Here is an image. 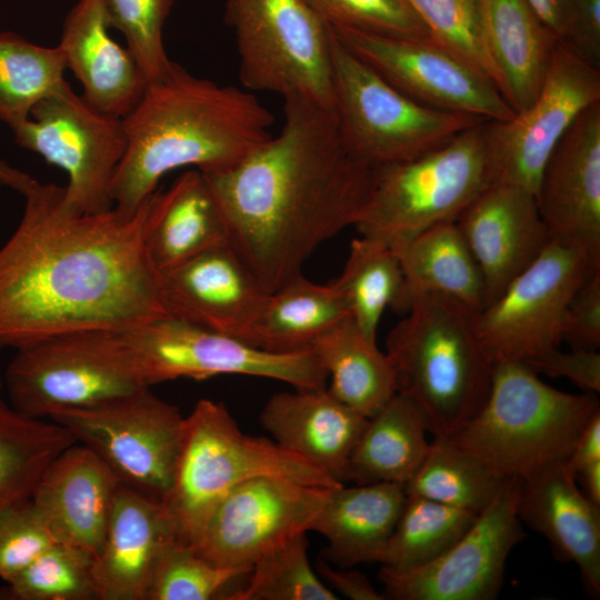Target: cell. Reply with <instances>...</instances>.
<instances>
[{"label":"cell","mask_w":600,"mask_h":600,"mask_svg":"<svg viewBox=\"0 0 600 600\" xmlns=\"http://www.w3.org/2000/svg\"><path fill=\"white\" fill-rule=\"evenodd\" d=\"M279 392L263 406L259 420L280 447L333 480L349 481L353 450L368 424L327 388Z\"/></svg>","instance_id":"23"},{"label":"cell","mask_w":600,"mask_h":600,"mask_svg":"<svg viewBox=\"0 0 600 600\" xmlns=\"http://www.w3.org/2000/svg\"><path fill=\"white\" fill-rule=\"evenodd\" d=\"M410 300L433 292L453 298L473 310L486 304V289L480 269L456 222L433 224L392 247Z\"/></svg>","instance_id":"31"},{"label":"cell","mask_w":600,"mask_h":600,"mask_svg":"<svg viewBox=\"0 0 600 600\" xmlns=\"http://www.w3.org/2000/svg\"><path fill=\"white\" fill-rule=\"evenodd\" d=\"M508 478L448 438L434 437L422 463L403 488L406 494L480 513Z\"/></svg>","instance_id":"36"},{"label":"cell","mask_w":600,"mask_h":600,"mask_svg":"<svg viewBox=\"0 0 600 600\" xmlns=\"http://www.w3.org/2000/svg\"><path fill=\"white\" fill-rule=\"evenodd\" d=\"M334 281L347 300L351 318L372 340L387 308L403 313L408 310L399 259L392 247L381 241L361 236L352 240L343 271Z\"/></svg>","instance_id":"35"},{"label":"cell","mask_w":600,"mask_h":600,"mask_svg":"<svg viewBox=\"0 0 600 600\" xmlns=\"http://www.w3.org/2000/svg\"><path fill=\"white\" fill-rule=\"evenodd\" d=\"M486 38L502 96L516 112L536 99L559 39L526 0H482Z\"/></svg>","instance_id":"29"},{"label":"cell","mask_w":600,"mask_h":600,"mask_svg":"<svg viewBox=\"0 0 600 600\" xmlns=\"http://www.w3.org/2000/svg\"><path fill=\"white\" fill-rule=\"evenodd\" d=\"M308 547L307 534L300 533L271 550L227 600H338L311 566Z\"/></svg>","instance_id":"39"},{"label":"cell","mask_w":600,"mask_h":600,"mask_svg":"<svg viewBox=\"0 0 600 600\" xmlns=\"http://www.w3.org/2000/svg\"><path fill=\"white\" fill-rule=\"evenodd\" d=\"M109 29L102 0H78L64 19L58 47L82 87L81 97L96 110L122 119L147 82L132 53Z\"/></svg>","instance_id":"26"},{"label":"cell","mask_w":600,"mask_h":600,"mask_svg":"<svg viewBox=\"0 0 600 600\" xmlns=\"http://www.w3.org/2000/svg\"><path fill=\"white\" fill-rule=\"evenodd\" d=\"M160 276L168 317L251 346L269 292L229 244L208 249Z\"/></svg>","instance_id":"20"},{"label":"cell","mask_w":600,"mask_h":600,"mask_svg":"<svg viewBox=\"0 0 600 600\" xmlns=\"http://www.w3.org/2000/svg\"><path fill=\"white\" fill-rule=\"evenodd\" d=\"M36 182L37 180L27 172L21 171L0 159V184L13 189L24 196Z\"/></svg>","instance_id":"52"},{"label":"cell","mask_w":600,"mask_h":600,"mask_svg":"<svg viewBox=\"0 0 600 600\" xmlns=\"http://www.w3.org/2000/svg\"><path fill=\"white\" fill-rule=\"evenodd\" d=\"M598 461H600V411L582 430L566 467L576 477L582 469Z\"/></svg>","instance_id":"50"},{"label":"cell","mask_w":600,"mask_h":600,"mask_svg":"<svg viewBox=\"0 0 600 600\" xmlns=\"http://www.w3.org/2000/svg\"><path fill=\"white\" fill-rule=\"evenodd\" d=\"M174 538L162 501L120 483L93 558L97 600H147L157 560Z\"/></svg>","instance_id":"25"},{"label":"cell","mask_w":600,"mask_h":600,"mask_svg":"<svg viewBox=\"0 0 600 600\" xmlns=\"http://www.w3.org/2000/svg\"><path fill=\"white\" fill-rule=\"evenodd\" d=\"M11 130L21 148L67 173L64 200L71 208L81 213L113 208L110 186L127 147L121 119L96 110L66 82Z\"/></svg>","instance_id":"13"},{"label":"cell","mask_w":600,"mask_h":600,"mask_svg":"<svg viewBox=\"0 0 600 600\" xmlns=\"http://www.w3.org/2000/svg\"><path fill=\"white\" fill-rule=\"evenodd\" d=\"M124 154L113 174V208L134 214L168 172L226 170L271 137L273 116L250 92L189 73L172 62L147 83L122 119Z\"/></svg>","instance_id":"3"},{"label":"cell","mask_w":600,"mask_h":600,"mask_svg":"<svg viewBox=\"0 0 600 600\" xmlns=\"http://www.w3.org/2000/svg\"><path fill=\"white\" fill-rule=\"evenodd\" d=\"M332 28L374 34L431 39L407 0H308Z\"/></svg>","instance_id":"44"},{"label":"cell","mask_w":600,"mask_h":600,"mask_svg":"<svg viewBox=\"0 0 600 600\" xmlns=\"http://www.w3.org/2000/svg\"><path fill=\"white\" fill-rule=\"evenodd\" d=\"M600 260L551 240L540 256L477 312L476 328L493 363H527L559 347L560 324L571 297Z\"/></svg>","instance_id":"14"},{"label":"cell","mask_w":600,"mask_h":600,"mask_svg":"<svg viewBox=\"0 0 600 600\" xmlns=\"http://www.w3.org/2000/svg\"><path fill=\"white\" fill-rule=\"evenodd\" d=\"M537 373L567 378L584 392L600 391V353L598 350L553 348L526 363Z\"/></svg>","instance_id":"47"},{"label":"cell","mask_w":600,"mask_h":600,"mask_svg":"<svg viewBox=\"0 0 600 600\" xmlns=\"http://www.w3.org/2000/svg\"><path fill=\"white\" fill-rule=\"evenodd\" d=\"M576 479L581 484V491L588 500L600 507V461L582 469Z\"/></svg>","instance_id":"53"},{"label":"cell","mask_w":600,"mask_h":600,"mask_svg":"<svg viewBox=\"0 0 600 600\" xmlns=\"http://www.w3.org/2000/svg\"><path fill=\"white\" fill-rule=\"evenodd\" d=\"M331 59L340 138L354 158L372 168L416 158L484 121L417 102L348 50L333 32Z\"/></svg>","instance_id":"8"},{"label":"cell","mask_w":600,"mask_h":600,"mask_svg":"<svg viewBox=\"0 0 600 600\" xmlns=\"http://www.w3.org/2000/svg\"><path fill=\"white\" fill-rule=\"evenodd\" d=\"M24 198L20 222L0 247V352L168 317L144 242L150 197L132 216L78 212L54 183L37 181Z\"/></svg>","instance_id":"1"},{"label":"cell","mask_w":600,"mask_h":600,"mask_svg":"<svg viewBox=\"0 0 600 600\" xmlns=\"http://www.w3.org/2000/svg\"><path fill=\"white\" fill-rule=\"evenodd\" d=\"M598 411L596 393L563 392L523 362L499 361L483 407L448 439L499 474L526 479L566 463Z\"/></svg>","instance_id":"5"},{"label":"cell","mask_w":600,"mask_h":600,"mask_svg":"<svg viewBox=\"0 0 600 600\" xmlns=\"http://www.w3.org/2000/svg\"><path fill=\"white\" fill-rule=\"evenodd\" d=\"M144 242L160 274L208 249L228 244L222 216L201 171L188 170L168 190L150 197Z\"/></svg>","instance_id":"27"},{"label":"cell","mask_w":600,"mask_h":600,"mask_svg":"<svg viewBox=\"0 0 600 600\" xmlns=\"http://www.w3.org/2000/svg\"><path fill=\"white\" fill-rule=\"evenodd\" d=\"M479 513L407 494L403 508L378 562L394 570L426 566L451 548Z\"/></svg>","instance_id":"37"},{"label":"cell","mask_w":600,"mask_h":600,"mask_svg":"<svg viewBox=\"0 0 600 600\" xmlns=\"http://www.w3.org/2000/svg\"><path fill=\"white\" fill-rule=\"evenodd\" d=\"M486 122L416 158L373 168L371 193L354 226L360 236L393 247L456 220L492 183Z\"/></svg>","instance_id":"7"},{"label":"cell","mask_w":600,"mask_h":600,"mask_svg":"<svg viewBox=\"0 0 600 600\" xmlns=\"http://www.w3.org/2000/svg\"><path fill=\"white\" fill-rule=\"evenodd\" d=\"M93 558L56 542L0 588V600H97Z\"/></svg>","instance_id":"40"},{"label":"cell","mask_w":600,"mask_h":600,"mask_svg":"<svg viewBox=\"0 0 600 600\" xmlns=\"http://www.w3.org/2000/svg\"><path fill=\"white\" fill-rule=\"evenodd\" d=\"M521 523L542 534L559 561L573 562L587 591L600 594V507L586 498L566 463L521 479Z\"/></svg>","instance_id":"24"},{"label":"cell","mask_w":600,"mask_h":600,"mask_svg":"<svg viewBox=\"0 0 600 600\" xmlns=\"http://www.w3.org/2000/svg\"><path fill=\"white\" fill-rule=\"evenodd\" d=\"M284 123L237 164L203 173L228 244L272 292L301 273L316 249L354 227L373 168L344 147L334 114L300 96L284 98Z\"/></svg>","instance_id":"2"},{"label":"cell","mask_w":600,"mask_h":600,"mask_svg":"<svg viewBox=\"0 0 600 600\" xmlns=\"http://www.w3.org/2000/svg\"><path fill=\"white\" fill-rule=\"evenodd\" d=\"M536 200L551 240L600 260V101L584 109L554 147Z\"/></svg>","instance_id":"19"},{"label":"cell","mask_w":600,"mask_h":600,"mask_svg":"<svg viewBox=\"0 0 600 600\" xmlns=\"http://www.w3.org/2000/svg\"><path fill=\"white\" fill-rule=\"evenodd\" d=\"M456 222L480 269L486 304L528 268L551 241L536 196L509 183L488 186Z\"/></svg>","instance_id":"21"},{"label":"cell","mask_w":600,"mask_h":600,"mask_svg":"<svg viewBox=\"0 0 600 600\" xmlns=\"http://www.w3.org/2000/svg\"><path fill=\"white\" fill-rule=\"evenodd\" d=\"M520 483V478L509 477L470 529L432 562L410 570L381 566L378 578L386 599H496L508 556L524 538L517 514Z\"/></svg>","instance_id":"18"},{"label":"cell","mask_w":600,"mask_h":600,"mask_svg":"<svg viewBox=\"0 0 600 600\" xmlns=\"http://www.w3.org/2000/svg\"><path fill=\"white\" fill-rule=\"evenodd\" d=\"M427 432L430 422L423 409L397 392L369 418L350 459L349 480L357 484L389 482L404 487L428 453Z\"/></svg>","instance_id":"30"},{"label":"cell","mask_w":600,"mask_h":600,"mask_svg":"<svg viewBox=\"0 0 600 600\" xmlns=\"http://www.w3.org/2000/svg\"><path fill=\"white\" fill-rule=\"evenodd\" d=\"M119 351L144 386L221 374L273 379L298 390L324 389L328 374L311 350L274 353L170 317L116 331Z\"/></svg>","instance_id":"10"},{"label":"cell","mask_w":600,"mask_h":600,"mask_svg":"<svg viewBox=\"0 0 600 600\" xmlns=\"http://www.w3.org/2000/svg\"><path fill=\"white\" fill-rule=\"evenodd\" d=\"M546 27L564 42L570 30L572 0H526Z\"/></svg>","instance_id":"51"},{"label":"cell","mask_w":600,"mask_h":600,"mask_svg":"<svg viewBox=\"0 0 600 600\" xmlns=\"http://www.w3.org/2000/svg\"><path fill=\"white\" fill-rule=\"evenodd\" d=\"M406 497L401 484L389 482L332 489L310 529L329 543L323 558L342 568L378 562Z\"/></svg>","instance_id":"28"},{"label":"cell","mask_w":600,"mask_h":600,"mask_svg":"<svg viewBox=\"0 0 600 600\" xmlns=\"http://www.w3.org/2000/svg\"><path fill=\"white\" fill-rule=\"evenodd\" d=\"M56 543L31 499L0 514V579L11 581Z\"/></svg>","instance_id":"45"},{"label":"cell","mask_w":600,"mask_h":600,"mask_svg":"<svg viewBox=\"0 0 600 600\" xmlns=\"http://www.w3.org/2000/svg\"><path fill=\"white\" fill-rule=\"evenodd\" d=\"M351 317L336 283H314L293 277L269 292L256 323L251 346L274 353L309 350L322 333Z\"/></svg>","instance_id":"33"},{"label":"cell","mask_w":600,"mask_h":600,"mask_svg":"<svg viewBox=\"0 0 600 600\" xmlns=\"http://www.w3.org/2000/svg\"><path fill=\"white\" fill-rule=\"evenodd\" d=\"M224 20L246 88L300 96L333 113L332 31L308 0H226Z\"/></svg>","instance_id":"9"},{"label":"cell","mask_w":600,"mask_h":600,"mask_svg":"<svg viewBox=\"0 0 600 600\" xmlns=\"http://www.w3.org/2000/svg\"><path fill=\"white\" fill-rule=\"evenodd\" d=\"M431 40L487 76L501 92L499 71L490 54L482 0H407ZM502 94V92H501Z\"/></svg>","instance_id":"41"},{"label":"cell","mask_w":600,"mask_h":600,"mask_svg":"<svg viewBox=\"0 0 600 600\" xmlns=\"http://www.w3.org/2000/svg\"><path fill=\"white\" fill-rule=\"evenodd\" d=\"M49 419L68 428L122 486L159 501L170 492L184 441L186 417L149 387L58 410Z\"/></svg>","instance_id":"11"},{"label":"cell","mask_w":600,"mask_h":600,"mask_svg":"<svg viewBox=\"0 0 600 600\" xmlns=\"http://www.w3.org/2000/svg\"><path fill=\"white\" fill-rule=\"evenodd\" d=\"M60 48L43 47L14 32H0V121L10 129L67 81Z\"/></svg>","instance_id":"38"},{"label":"cell","mask_w":600,"mask_h":600,"mask_svg":"<svg viewBox=\"0 0 600 600\" xmlns=\"http://www.w3.org/2000/svg\"><path fill=\"white\" fill-rule=\"evenodd\" d=\"M259 476L329 489L343 484L277 442L243 433L222 402L199 400L186 417L174 482L162 501L176 537L191 546L214 506L231 489Z\"/></svg>","instance_id":"6"},{"label":"cell","mask_w":600,"mask_h":600,"mask_svg":"<svg viewBox=\"0 0 600 600\" xmlns=\"http://www.w3.org/2000/svg\"><path fill=\"white\" fill-rule=\"evenodd\" d=\"M477 312L444 294L419 293L387 336L397 392L423 409L433 437L457 433L488 398L494 363L479 339Z\"/></svg>","instance_id":"4"},{"label":"cell","mask_w":600,"mask_h":600,"mask_svg":"<svg viewBox=\"0 0 600 600\" xmlns=\"http://www.w3.org/2000/svg\"><path fill=\"white\" fill-rule=\"evenodd\" d=\"M16 351L3 386L9 403L32 418L146 388L127 367L116 331L63 333Z\"/></svg>","instance_id":"12"},{"label":"cell","mask_w":600,"mask_h":600,"mask_svg":"<svg viewBox=\"0 0 600 600\" xmlns=\"http://www.w3.org/2000/svg\"><path fill=\"white\" fill-rule=\"evenodd\" d=\"M331 490L280 476L251 478L214 506L191 547L217 567L251 568L310 531Z\"/></svg>","instance_id":"16"},{"label":"cell","mask_w":600,"mask_h":600,"mask_svg":"<svg viewBox=\"0 0 600 600\" xmlns=\"http://www.w3.org/2000/svg\"><path fill=\"white\" fill-rule=\"evenodd\" d=\"M589 63H600V0H572L569 34L563 42Z\"/></svg>","instance_id":"48"},{"label":"cell","mask_w":600,"mask_h":600,"mask_svg":"<svg viewBox=\"0 0 600 600\" xmlns=\"http://www.w3.org/2000/svg\"><path fill=\"white\" fill-rule=\"evenodd\" d=\"M309 350L331 379L327 390L366 418L378 413L397 393L388 356L351 317L319 336Z\"/></svg>","instance_id":"32"},{"label":"cell","mask_w":600,"mask_h":600,"mask_svg":"<svg viewBox=\"0 0 600 600\" xmlns=\"http://www.w3.org/2000/svg\"><path fill=\"white\" fill-rule=\"evenodd\" d=\"M560 341L570 349L598 350L600 347V269L577 289L566 307Z\"/></svg>","instance_id":"46"},{"label":"cell","mask_w":600,"mask_h":600,"mask_svg":"<svg viewBox=\"0 0 600 600\" xmlns=\"http://www.w3.org/2000/svg\"><path fill=\"white\" fill-rule=\"evenodd\" d=\"M314 569L323 582L338 596L351 600H383L369 579L359 571L334 569L323 557L316 560Z\"/></svg>","instance_id":"49"},{"label":"cell","mask_w":600,"mask_h":600,"mask_svg":"<svg viewBox=\"0 0 600 600\" xmlns=\"http://www.w3.org/2000/svg\"><path fill=\"white\" fill-rule=\"evenodd\" d=\"M119 480L88 447L76 442L46 469L31 501L58 543L99 552Z\"/></svg>","instance_id":"22"},{"label":"cell","mask_w":600,"mask_h":600,"mask_svg":"<svg viewBox=\"0 0 600 600\" xmlns=\"http://www.w3.org/2000/svg\"><path fill=\"white\" fill-rule=\"evenodd\" d=\"M3 387V379L0 377V389Z\"/></svg>","instance_id":"54"},{"label":"cell","mask_w":600,"mask_h":600,"mask_svg":"<svg viewBox=\"0 0 600 600\" xmlns=\"http://www.w3.org/2000/svg\"><path fill=\"white\" fill-rule=\"evenodd\" d=\"M330 28L348 50L421 104L484 121H507L514 116L487 76L431 39Z\"/></svg>","instance_id":"17"},{"label":"cell","mask_w":600,"mask_h":600,"mask_svg":"<svg viewBox=\"0 0 600 600\" xmlns=\"http://www.w3.org/2000/svg\"><path fill=\"white\" fill-rule=\"evenodd\" d=\"M76 442L68 428L21 413L0 398V514L31 499L48 466Z\"/></svg>","instance_id":"34"},{"label":"cell","mask_w":600,"mask_h":600,"mask_svg":"<svg viewBox=\"0 0 600 600\" xmlns=\"http://www.w3.org/2000/svg\"><path fill=\"white\" fill-rule=\"evenodd\" d=\"M600 101V71L559 41L533 102L507 121H487L492 183L534 196L554 147L579 114Z\"/></svg>","instance_id":"15"},{"label":"cell","mask_w":600,"mask_h":600,"mask_svg":"<svg viewBox=\"0 0 600 600\" xmlns=\"http://www.w3.org/2000/svg\"><path fill=\"white\" fill-rule=\"evenodd\" d=\"M108 24L126 38L147 83L163 78L172 62L163 44V28L174 0H102Z\"/></svg>","instance_id":"43"},{"label":"cell","mask_w":600,"mask_h":600,"mask_svg":"<svg viewBox=\"0 0 600 600\" xmlns=\"http://www.w3.org/2000/svg\"><path fill=\"white\" fill-rule=\"evenodd\" d=\"M251 568L217 567L174 538L157 560L147 600L226 599L227 587L247 577Z\"/></svg>","instance_id":"42"}]
</instances>
